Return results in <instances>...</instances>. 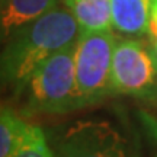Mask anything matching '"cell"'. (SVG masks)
<instances>
[{"label": "cell", "mask_w": 157, "mask_h": 157, "mask_svg": "<svg viewBox=\"0 0 157 157\" xmlns=\"http://www.w3.org/2000/svg\"><path fill=\"white\" fill-rule=\"evenodd\" d=\"M78 35L76 17L64 7H54L16 29L2 52L3 84H10L21 92L41 63L76 42Z\"/></svg>", "instance_id": "1"}, {"label": "cell", "mask_w": 157, "mask_h": 157, "mask_svg": "<svg viewBox=\"0 0 157 157\" xmlns=\"http://www.w3.org/2000/svg\"><path fill=\"white\" fill-rule=\"evenodd\" d=\"M76 42L57 51L35 68L26 83L29 112L64 113L83 108L76 84Z\"/></svg>", "instance_id": "2"}, {"label": "cell", "mask_w": 157, "mask_h": 157, "mask_svg": "<svg viewBox=\"0 0 157 157\" xmlns=\"http://www.w3.org/2000/svg\"><path fill=\"white\" fill-rule=\"evenodd\" d=\"M117 39L109 31L80 32L76 42V84L82 105L112 95V58Z\"/></svg>", "instance_id": "3"}, {"label": "cell", "mask_w": 157, "mask_h": 157, "mask_svg": "<svg viewBox=\"0 0 157 157\" xmlns=\"http://www.w3.org/2000/svg\"><path fill=\"white\" fill-rule=\"evenodd\" d=\"M54 157H128L127 143L108 121L80 119L67 125L54 141Z\"/></svg>", "instance_id": "4"}, {"label": "cell", "mask_w": 157, "mask_h": 157, "mask_svg": "<svg viewBox=\"0 0 157 157\" xmlns=\"http://www.w3.org/2000/svg\"><path fill=\"white\" fill-rule=\"evenodd\" d=\"M156 77L151 52L140 41L117 42L112 58V93L146 96L154 89Z\"/></svg>", "instance_id": "5"}, {"label": "cell", "mask_w": 157, "mask_h": 157, "mask_svg": "<svg viewBox=\"0 0 157 157\" xmlns=\"http://www.w3.org/2000/svg\"><path fill=\"white\" fill-rule=\"evenodd\" d=\"M58 0H2V38H9L16 29L57 7Z\"/></svg>", "instance_id": "6"}, {"label": "cell", "mask_w": 157, "mask_h": 157, "mask_svg": "<svg viewBox=\"0 0 157 157\" xmlns=\"http://www.w3.org/2000/svg\"><path fill=\"white\" fill-rule=\"evenodd\" d=\"M112 26L127 35L148 32L151 0H111Z\"/></svg>", "instance_id": "7"}, {"label": "cell", "mask_w": 157, "mask_h": 157, "mask_svg": "<svg viewBox=\"0 0 157 157\" xmlns=\"http://www.w3.org/2000/svg\"><path fill=\"white\" fill-rule=\"evenodd\" d=\"M78 23L80 32L109 31L112 26L111 0H66Z\"/></svg>", "instance_id": "8"}, {"label": "cell", "mask_w": 157, "mask_h": 157, "mask_svg": "<svg viewBox=\"0 0 157 157\" xmlns=\"http://www.w3.org/2000/svg\"><path fill=\"white\" fill-rule=\"evenodd\" d=\"M28 122L22 121L12 109L2 106L0 112V157H9L22 138Z\"/></svg>", "instance_id": "9"}, {"label": "cell", "mask_w": 157, "mask_h": 157, "mask_svg": "<svg viewBox=\"0 0 157 157\" xmlns=\"http://www.w3.org/2000/svg\"><path fill=\"white\" fill-rule=\"evenodd\" d=\"M9 157H54L42 129L28 124L16 148Z\"/></svg>", "instance_id": "10"}, {"label": "cell", "mask_w": 157, "mask_h": 157, "mask_svg": "<svg viewBox=\"0 0 157 157\" xmlns=\"http://www.w3.org/2000/svg\"><path fill=\"white\" fill-rule=\"evenodd\" d=\"M148 34L151 35L153 41L157 39V10L151 12V16H150V25H148Z\"/></svg>", "instance_id": "11"}, {"label": "cell", "mask_w": 157, "mask_h": 157, "mask_svg": "<svg viewBox=\"0 0 157 157\" xmlns=\"http://www.w3.org/2000/svg\"><path fill=\"white\" fill-rule=\"evenodd\" d=\"M151 57H153V61L156 64V68H157V39L153 41V45H151Z\"/></svg>", "instance_id": "12"}, {"label": "cell", "mask_w": 157, "mask_h": 157, "mask_svg": "<svg viewBox=\"0 0 157 157\" xmlns=\"http://www.w3.org/2000/svg\"><path fill=\"white\" fill-rule=\"evenodd\" d=\"M157 10V0H151V12Z\"/></svg>", "instance_id": "13"}, {"label": "cell", "mask_w": 157, "mask_h": 157, "mask_svg": "<svg viewBox=\"0 0 157 157\" xmlns=\"http://www.w3.org/2000/svg\"><path fill=\"white\" fill-rule=\"evenodd\" d=\"M154 157H157V153H156V156H154Z\"/></svg>", "instance_id": "14"}]
</instances>
